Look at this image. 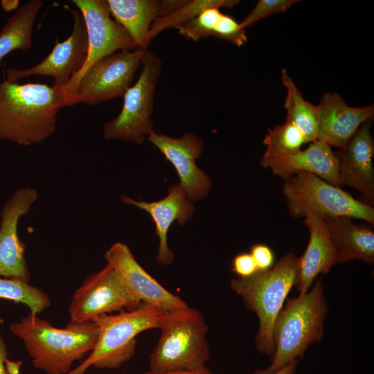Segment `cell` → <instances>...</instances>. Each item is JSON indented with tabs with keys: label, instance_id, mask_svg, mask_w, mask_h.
Returning a JSON list of instances; mask_svg holds the SVG:
<instances>
[{
	"label": "cell",
	"instance_id": "obj_1",
	"mask_svg": "<svg viewBox=\"0 0 374 374\" xmlns=\"http://www.w3.org/2000/svg\"><path fill=\"white\" fill-rule=\"evenodd\" d=\"M66 100L65 89L0 81V138L21 145L43 141L54 133Z\"/></svg>",
	"mask_w": 374,
	"mask_h": 374
},
{
	"label": "cell",
	"instance_id": "obj_2",
	"mask_svg": "<svg viewBox=\"0 0 374 374\" xmlns=\"http://www.w3.org/2000/svg\"><path fill=\"white\" fill-rule=\"evenodd\" d=\"M9 328L22 340L34 367L47 374L69 373L75 361L92 351L99 334L94 321L69 323L57 328L31 312Z\"/></svg>",
	"mask_w": 374,
	"mask_h": 374
},
{
	"label": "cell",
	"instance_id": "obj_3",
	"mask_svg": "<svg viewBox=\"0 0 374 374\" xmlns=\"http://www.w3.org/2000/svg\"><path fill=\"white\" fill-rule=\"evenodd\" d=\"M327 312L321 278L315 280L309 292L287 299L274 324L271 363L254 374H273L303 357L311 344L321 340Z\"/></svg>",
	"mask_w": 374,
	"mask_h": 374
},
{
	"label": "cell",
	"instance_id": "obj_4",
	"mask_svg": "<svg viewBox=\"0 0 374 374\" xmlns=\"http://www.w3.org/2000/svg\"><path fill=\"white\" fill-rule=\"evenodd\" d=\"M298 258L287 253L271 268L258 271L248 277L231 280L230 287L242 299L245 306L258 318L259 329L254 340L257 350L271 359L274 354L273 328L284 301L294 285Z\"/></svg>",
	"mask_w": 374,
	"mask_h": 374
},
{
	"label": "cell",
	"instance_id": "obj_5",
	"mask_svg": "<svg viewBox=\"0 0 374 374\" xmlns=\"http://www.w3.org/2000/svg\"><path fill=\"white\" fill-rule=\"evenodd\" d=\"M161 335L150 355V371L167 372L205 366L210 357L202 314L188 307L166 310L159 328Z\"/></svg>",
	"mask_w": 374,
	"mask_h": 374
},
{
	"label": "cell",
	"instance_id": "obj_6",
	"mask_svg": "<svg viewBox=\"0 0 374 374\" xmlns=\"http://www.w3.org/2000/svg\"><path fill=\"white\" fill-rule=\"evenodd\" d=\"M166 310L141 303L136 309L95 318L99 327L95 347L82 362L67 374H84L90 366L114 369L130 360L136 345V337L158 328Z\"/></svg>",
	"mask_w": 374,
	"mask_h": 374
},
{
	"label": "cell",
	"instance_id": "obj_7",
	"mask_svg": "<svg viewBox=\"0 0 374 374\" xmlns=\"http://www.w3.org/2000/svg\"><path fill=\"white\" fill-rule=\"evenodd\" d=\"M287 210L294 217L310 215L343 216L374 224V208L318 176L301 172L285 180L282 187Z\"/></svg>",
	"mask_w": 374,
	"mask_h": 374
},
{
	"label": "cell",
	"instance_id": "obj_8",
	"mask_svg": "<svg viewBox=\"0 0 374 374\" xmlns=\"http://www.w3.org/2000/svg\"><path fill=\"white\" fill-rule=\"evenodd\" d=\"M141 64L143 68L137 81L123 95L121 112L103 125V135L107 139L141 144L153 131L151 116L162 62L159 57L148 49Z\"/></svg>",
	"mask_w": 374,
	"mask_h": 374
},
{
	"label": "cell",
	"instance_id": "obj_9",
	"mask_svg": "<svg viewBox=\"0 0 374 374\" xmlns=\"http://www.w3.org/2000/svg\"><path fill=\"white\" fill-rule=\"evenodd\" d=\"M146 51H120L93 63L73 83L65 87L66 106L95 105L123 96Z\"/></svg>",
	"mask_w": 374,
	"mask_h": 374
},
{
	"label": "cell",
	"instance_id": "obj_10",
	"mask_svg": "<svg viewBox=\"0 0 374 374\" xmlns=\"http://www.w3.org/2000/svg\"><path fill=\"white\" fill-rule=\"evenodd\" d=\"M141 303L129 290L111 265L89 275L73 293L69 305V323H84L115 311L132 310Z\"/></svg>",
	"mask_w": 374,
	"mask_h": 374
},
{
	"label": "cell",
	"instance_id": "obj_11",
	"mask_svg": "<svg viewBox=\"0 0 374 374\" xmlns=\"http://www.w3.org/2000/svg\"><path fill=\"white\" fill-rule=\"evenodd\" d=\"M73 26L71 35L64 41H56L51 52L40 62L25 69H8V82L31 76H51L53 87L64 89L82 69L88 57L89 45L86 26L80 12L71 10Z\"/></svg>",
	"mask_w": 374,
	"mask_h": 374
},
{
	"label": "cell",
	"instance_id": "obj_12",
	"mask_svg": "<svg viewBox=\"0 0 374 374\" xmlns=\"http://www.w3.org/2000/svg\"><path fill=\"white\" fill-rule=\"evenodd\" d=\"M71 1L80 10L83 17L87 33L89 51L82 69L72 78L67 86L73 83L93 63L100 58L117 51L137 48L126 30L111 18L106 0Z\"/></svg>",
	"mask_w": 374,
	"mask_h": 374
},
{
	"label": "cell",
	"instance_id": "obj_13",
	"mask_svg": "<svg viewBox=\"0 0 374 374\" xmlns=\"http://www.w3.org/2000/svg\"><path fill=\"white\" fill-rule=\"evenodd\" d=\"M166 159L175 167L180 186L191 201L201 199L208 195L212 186L211 178L196 164L203 150L204 142L193 132L179 138H172L154 130L147 137Z\"/></svg>",
	"mask_w": 374,
	"mask_h": 374
},
{
	"label": "cell",
	"instance_id": "obj_14",
	"mask_svg": "<svg viewBox=\"0 0 374 374\" xmlns=\"http://www.w3.org/2000/svg\"><path fill=\"white\" fill-rule=\"evenodd\" d=\"M37 198V192L24 188L15 192L4 205L0 221V276L29 282L25 258V243L17 233L20 217L26 215Z\"/></svg>",
	"mask_w": 374,
	"mask_h": 374
},
{
	"label": "cell",
	"instance_id": "obj_15",
	"mask_svg": "<svg viewBox=\"0 0 374 374\" xmlns=\"http://www.w3.org/2000/svg\"><path fill=\"white\" fill-rule=\"evenodd\" d=\"M371 120L361 125L347 144L334 152L338 161V186L356 189L361 202L374 204V140L371 133Z\"/></svg>",
	"mask_w": 374,
	"mask_h": 374
},
{
	"label": "cell",
	"instance_id": "obj_16",
	"mask_svg": "<svg viewBox=\"0 0 374 374\" xmlns=\"http://www.w3.org/2000/svg\"><path fill=\"white\" fill-rule=\"evenodd\" d=\"M104 257L107 263L116 269L129 290L141 303L166 310L188 305L179 296L169 292L150 275L136 261L125 244L114 243L107 250Z\"/></svg>",
	"mask_w": 374,
	"mask_h": 374
},
{
	"label": "cell",
	"instance_id": "obj_17",
	"mask_svg": "<svg viewBox=\"0 0 374 374\" xmlns=\"http://www.w3.org/2000/svg\"><path fill=\"white\" fill-rule=\"evenodd\" d=\"M318 107L317 139L331 148L344 147L362 124L373 119V104L349 106L337 92L325 93Z\"/></svg>",
	"mask_w": 374,
	"mask_h": 374
},
{
	"label": "cell",
	"instance_id": "obj_18",
	"mask_svg": "<svg viewBox=\"0 0 374 374\" xmlns=\"http://www.w3.org/2000/svg\"><path fill=\"white\" fill-rule=\"evenodd\" d=\"M168 195L152 202L136 201L127 195H122L123 203L131 204L147 212L152 217L159 240L157 262L163 265H170L174 260L173 252L168 245V232L175 220L178 225H184L193 216L195 208L179 184L169 188Z\"/></svg>",
	"mask_w": 374,
	"mask_h": 374
},
{
	"label": "cell",
	"instance_id": "obj_19",
	"mask_svg": "<svg viewBox=\"0 0 374 374\" xmlns=\"http://www.w3.org/2000/svg\"><path fill=\"white\" fill-rule=\"evenodd\" d=\"M260 165L284 180L296 173L306 172L338 186L337 159L331 147L319 140L311 142L305 150L290 154L262 158Z\"/></svg>",
	"mask_w": 374,
	"mask_h": 374
},
{
	"label": "cell",
	"instance_id": "obj_20",
	"mask_svg": "<svg viewBox=\"0 0 374 374\" xmlns=\"http://www.w3.org/2000/svg\"><path fill=\"white\" fill-rule=\"evenodd\" d=\"M111 15L130 34L138 49L147 51L152 23L186 0H106Z\"/></svg>",
	"mask_w": 374,
	"mask_h": 374
},
{
	"label": "cell",
	"instance_id": "obj_21",
	"mask_svg": "<svg viewBox=\"0 0 374 374\" xmlns=\"http://www.w3.org/2000/svg\"><path fill=\"white\" fill-rule=\"evenodd\" d=\"M310 237L303 254L298 258L294 286L299 294L306 293L319 274H327L337 263V257L323 219L310 215L305 217Z\"/></svg>",
	"mask_w": 374,
	"mask_h": 374
},
{
	"label": "cell",
	"instance_id": "obj_22",
	"mask_svg": "<svg viewBox=\"0 0 374 374\" xmlns=\"http://www.w3.org/2000/svg\"><path fill=\"white\" fill-rule=\"evenodd\" d=\"M323 219L336 251L338 263L355 260L374 262V231L371 224H357L352 218L343 216Z\"/></svg>",
	"mask_w": 374,
	"mask_h": 374
},
{
	"label": "cell",
	"instance_id": "obj_23",
	"mask_svg": "<svg viewBox=\"0 0 374 374\" xmlns=\"http://www.w3.org/2000/svg\"><path fill=\"white\" fill-rule=\"evenodd\" d=\"M178 30L184 37L195 42L210 36L230 42L238 46L247 42L244 28L240 23L215 7L204 10Z\"/></svg>",
	"mask_w": 374,
	"mask_h": 374
},
{
	"label": "cell",
	"instance_id": "obj_24",
	"mask_svg": "<svg viewBox=\"0 0 374 374\" xmlns=\"http://www.w3.org/2000/svg\"><path fill=\"white\" fill-rule=\"evenodd\" d=\"M41 0H31L11 15L0 31V66L3 59L15 50L26 51L33 46L32 33Z\"/></svg>",
	"mask_w": 374,
	"mask_h": 374
},
{
	"label": "cell",
	"instance_id": "obj_25",
	"mask_svg": "<svg viewBox=\"0 0 374 374\" xmlns=\"http://www.w3.org/2000/svg\"><path fill=\"white\" fill-rule=\"evenodd\" d=\"M282 83L287 93L284 104L286 121L303 134L306 143L317 139L318 107L305 100L285 69L281 70Z\"/></svg>",
	"mask_w": 374,
	"mask_h": 374
},
{
	"label": "cell",
	"instance_id": "obj_26",
	"mask_svg": "<svg viewBox=\"0 0 374 374\" xmlns=\"http://www.w3.org/2000/svg\"><path fill=\"white\" fill-rule=\"evenodd\" d=\"M240 3L238 0H186L175 10L157 19L152 24L149 38L151 41L159 33L166 28H179L196 17L204 10L215 8H232Z\"/></svg>",
	"mask_w": 374,
	"mask_h": 374
},
{
	"label": "cell",
	"instance_id": "obj_27",
	"mask_svg": "<svg viewBox=\"0 0 374 374\" xmlns=\"http://www.w3.org/2000/svg\"><path fill=\"white\" fill-rule=\"evenodd\" d=\"M0 299L22 303L30 308V312L35 314L51 305L49 296L41 289L14 278H0Z\"/></svg>",
	"mask_w": 374,
	"mask_h": 374
},
{
	"label": "cell",
	"instance_id": "obj_28",
	"mask_svg": "<svg viewBox=\"0 0 374 374\" xmlns=\"http://www.w3.org/2000/svg\"><path fill=\"white\" fill-rule=\"evenodd\" d=\"M263 143L266 150L262 158H271L296 152L306 142L301 132L285 121L283 124L268 130Z\"/></svg>",
	"mask_w": 374,
	"mask_h": 374
},
{
	"label": "cell",
	"instance_id": "obj_29",
	"mask_svg": "<svg viewBox=\"0 0 374 374\" xmlns=\"http://www.w3.org/2000/svg\"><path fill=\"white\" fill-rule=\"evenodd\" d=\"M299 0H259L254 8L240 23L243 28L251 26L258 20L286 11Z\"/></svg>",
	"mask_w": 374,
	"mask_h": 374
},
{
	"label": "cell",
	"instance_id": "obj_30",
	"mask_svg": "<svg viewBox=\"0 0 374 374\" xmlns=\"http://www.w3.org/2000/svg\"><path fill=\"white\" fill-rule=\"evenodd\" d=\"M232 271L239 277H248L258 271L252 255L250 253H241L235 256L233 260Z\"/></svg>",
	"mask_w": 374,
	"mask_h": 374
},
{
	"label": "cell",
	"instance_id": "obj_31",
	"mask_svg": "<svg viewBox=\"0 0 374 374\" xmlns=\"http://www.w3.org/2000/svg\"><path fill=\"white\" fill-rule=\"evenodd\" d=\"M250 253L255 260L258 271H266L273 266L274 255L272 250L267 245L263 244H254L251 249Z\"/></svg>",
	"mask_w": 374,
	"mask_h": 374
},
{
	"label": "cell",
	"instance_id": "obj_32",
	"mask_svg": "<svg viewBox=\"0 0 374 374\" xmlns=\"http://www.w3.org/2000/svg\"><path fill=\"white\" fill-rule=\"evenodd\" d=\"M143 374H213L209 369L207 368L202 367L194 370H183V371H167V372H153L151 371H148Z\"/></svg>",
	"mask_w": 374,
	"mask_h": 374
},
{
	"label": "cell",
	"instance_id": "obj_33",
	"mask_svg": "<svg viewBox=\"0 0 374 374\" xmlns=\"http://www.w3.org/2000/svg\"><path fill=\"white\" fill-rule=\"evenodd\" d=\"M4 366L7 374H20L21 361H12L6 358Z\"/></svg>",
	"mask_w": 374,
	"mask_h": 374
},
{
	"label": "cell",
	"instance_id": "obj_34",
	"mask_svg": "<svg viewBox=\"0 0 374 374\" xmlns=\"http://www.w3.org/2000/svg\"><path fill=\"white\" fill-rule=\"evenodd\" d=\"M7 355L6 344L0 332V374H7L4 366V361L7 358Z\"/></svg>",
	"mask_w": 374,
	"mask_h": 374
},
{
	"label": "cell",
	"instance_id": "obj_35",
	"mask_svg": "<svg viewBox=\"0 0 374 374\" xmlns=\"http://www.w3.org/2000/svg\"><path fill=\"white\" fill-rule=\"evenodd\" d=\"M298 362V359H294L273 374H295Z\"/></svg>",
	"mask_w": 374,
	"mask_h": 374
},
{
	"label": "cell",
	"instance_id": "obj_36",
	"mask_svg": "<svg viewBox=\"0 0 374 374\" xmlns=\"http://www.w3.org/2000/svg\"><path fill=\"white\" fill-rule=\"evenodd\" d=\"M19 0H2L1 6L2 9L6 12H11L17 9L19 6Z\"/></svg>",
	"mask_w": 374,
	"mask_h": 374
}]
</instances>
